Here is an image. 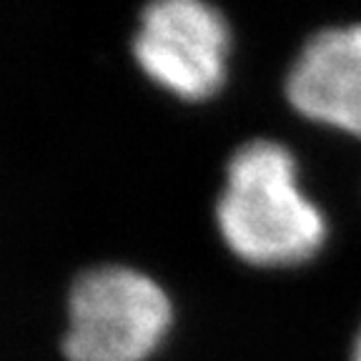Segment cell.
Masks as SVG:
<instances>
[{
	"mask_svg": "<svg viewBox=\"0 0 361 361\" xmlns=\"http://www.w3.org/2000/svg\"><path fill=\"white\" fill-rule=\"evenodd\" d=\"M214 226L226 254L256 274L311 269L336 236L299 146L274 130L248 135L228 153Z\"/></svg>",
	"mask_w": 361,
	"mask_h": 361,
	"instance_id": "cell-1",
	"label": "cell"
},
{
	"mask_svg": "<svg viewBox=\"0 0 361 361\" xmlns=\"http://www.w3.org/2000/svg\"><path fill=\"white\" fill-rule=\"evenodd\" d=\"M176 301L146 269L98 261L68 286L61 351L66 361H156L176 331Z\"/></svg>",
	"mask_w": 361,
	"mask_h": 361,
	"instance_id": "cell-2",
	"label": "cell"
},
{
	"mask_svg": "<svg viewBox=\"0 0 361 361\" xmlns=\"http://www.w3.org/2000/svg\"><path fill=\"white\" fill-rule=\"evenodd\" d=\"M128 45L138 75L178 106H209L231 85L236 25L224 3H138Z\"/></svg>",
	"mask_w": 361,
	"mask_h": 361,
	"instance_id": "cell-3",
	"label": "cell"
},
{
	"mask_svg": "<svg viewBox=\"0 0 361 361\" xmlns=\"http://www.w3.org/2000/svg\"><path fill=\"white\" fill-rule=\"evenodd\" d=\"M279 93L301 128L361 143V20L306 30L283 68Z\"/></svg>",
	"mask_w": 361,
	"mask_h": 361,
	"instance_id": "cell-4",
	"label": "cell"
},
{
	"mask_svg": "<svg viewBox=\"0 0 361 361\" xmlns=\"http://www.w3.org/2000/svg\"><path fill=\"white\" fill-rule=\"evenodd\" d=\"M346 361H361V322L356 331L349 338V349H346Z\"/></svg>",
	"mask_w": 361,
	"mask_h": 361,
	"instance_id": "cell-5",
	"label": "cell"
}]
</instances>
